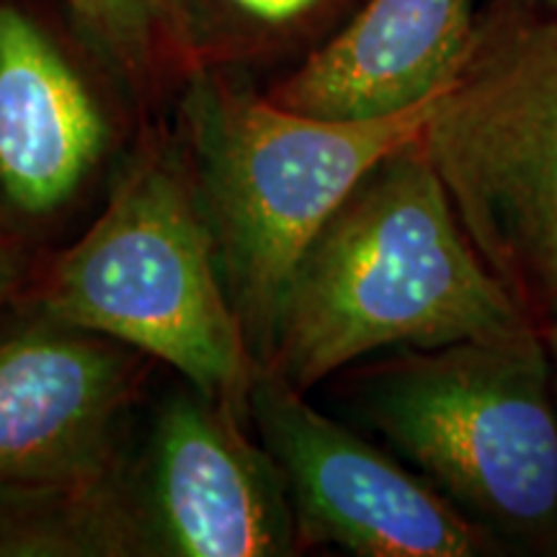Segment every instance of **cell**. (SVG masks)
<instances>
[{
	"label": "cell",
	"instance_id": "cell-1",
	"mask_svg": "<svg viewBox=\"0 0 557 557\" xmlns=\"http://www.w3.org/2000/svg\"><path fill=\"white\" fill-rule=\"evenodd\" d=\"M537 329L459 225L410 139L369 169L299 256L261 367L308 393L382 348H442Z\"/></svg>",
	"mask_w": 557,
	"mask_h": 557
},
{
	"label": "cell",
	"instance_id": "cell-2",
	"mask_svg": "<svg viewBox=\"0 0 557 557\" xmlns=\"http://www.w3.org/2000/svg\"><path fill=\"white\" fill-rule=\"evenodd\" d=\"M359 408L500 553L557 557V400L542 329L400 348L359 374Z\"/></svg>",
	"mask_w": 557,
	"mask_h": 557
},
{
	"label": "cell",
	"instance_id": "cell-3",
	"mask_svg": "<svg viewBox=\"0 0 557 557\" xmlns=\"http://www.w3.org/2000/svg\"><path fill=\"white\" fill-rule=\"evenodd\" d=\"M16 302L163 361L248 416L261 361L227 295L189 169L160 148L129 160L101 218Z\"/></svg>",
	"mask_w": 557,
	"mask_h": 557
},
{
	"label": "cell",
	"instance_id": "cell-4",
	"mask_svg": "<svg viewBox=\"0 0 557 557\" xmlns=\"http://www.w3.org/2000/svg\"><path fill=\"white\" fill-rule=\"evenodd\" d=\"M431 103L377 120H320L218 75L191 81L186 169L261 364L299 256L377 160L421 135Z\"/></svg>",
	"mask_w": 557,
	"mask_h": 557
},
{
	"label": "cell",
	"instance_id": "cell-5",
	"mask_svg": "<svg viewBox=\"0 0 557 557\" xmlns=\"http://www.w3.org/2000/svg\"><path fill=\"white\" fill-rule=\"evenodd\" d=\"M459 225L537 329L557 318V13L478 11L418 135Z\"/></svg>",
	"mask_w": 557,
	"mask_h": 557
},
{
	"label": "cell",
	"instance_id": "cell-6",
	"mask_svg": "<svg viewBox=\"0 0 557 557\" xmlns=\"http://www.w3.org/2000/svg\"><path fill=\"white\" fill-rule=\"evenodd\" d=\"M248 416L287 483L299 547L359 557H504L426 478L403 468L261 367Z\"/></svg>",
	"mask_w": 557,
	"mask_h": 557
},
{
	"label": "cell",
	"instance_id": "cell-7",
	"mask_svg": "<svg viewBox=\"0 0 557 557\" xmlns=\"http://www.w3.org/2000/svg\"><path fill=\"white\" fill-rule=\"evenodd\" d=\"M13 305L0 323V493L114 470L132 455L145 354Z\"/></svg>",
	"mask_w": 557,
	"mask_h": 557
},
{
	"label": "cell",
	"instance_id": "cell-8",
	"mask_svg": "<svg viewBox=\"0 0 557 557\" xmlns=\"http://www.w3.org/2000/svg\"><path fill=\"white\" fill-rule=\"evenodd\" d=\"M243 416L184 387L135 451L152 557H278L299 547L287 483Z\"/></svg>",
	"mask_w": 557,
	"mask_h": 557
},
{
	"label": "cell",
	"instance_id": "cell-9",
	"mask_svg": "<svg viewBox=\"0 0 557 557\" xmlns=\"http://www.w3.org/2000/svg\"><path fill=\"white\" fill-rule=\"evenodd\" d=\"M109 127L86 81L29 13L0 3V220L24 235L88 184Z\"/></svg>",
	"mask_w": 557,
	"mask_h": 557
},
{
	"label": "cell",
	"instance_id": "cell-10",
	"mask_svg": "<svg viewBox=\"0 0 557 557\" xmlns=\"http://www.w3.org/2000/svg\"><path fill=\"white\" fill-rule=\"evenodd\" d=\"M475 21V0H364L269 99L320 120L400 114L447 86Z\"/></svg>",
	"mask_w": 557,
	"mask_h": 557
},
{
	"label": "cell",
	"instance_id": "cell-11",
	"mask_svg": "<svg viewBox=\"0 0 557 557\" xmlns=\"http://www.w3.org/2000/svg\"><path fill=\"white\" fill-rule=\"evenodd\" d=\"M0 557H152L135 451L99 478L0 493Z\"/></svg>",
	"mask_w": 557,
	"mask_h": 557
},
{
	"label": "cell",
	"instance_id": "cell-12",
	"mask_svg": "<svg viewBox=\"0 0 557 557\" xmlns=\"http://www.w3.org/2000/svg\"><path fill=\"white\" fill-rule=\"evenodd\" d=\"M83 37L132 83L184 67L199 50L189 0H65Z\"/></svg>",
	"mask_w": 557,
	"mask_h": 557
},
{
	"label": "cell",
	"instance_id": "cell-13",
	"mask_svg": "<svg viewBox=\"0 0 557 557\" xmlns=\"http://www.w3.org/2000/svg\"><path fill=\"white\" fill-rule=\"evenodd\" d=\"M214 3L253 29L295 32L351 0H214Z\"/></svg>",
	"mask_w": 557,
	"mask_h": 557
},
{
	"label": "cell",
	"instance_id": "cell-14",
	"mask_svg": "<svg viewBox=\"0 0 557 557\" xmlns=\"http://www.w3.org/2000/svg\"><path fill=\"white\" fill-rule=\"evenodd\" d=\"M32 250L24 235L0 230V310L11 305L32 278Z\"/></svg>",
	"mask_w": 557,
	"mask_h": 557
},
{
	"label": "cell",
	"instance_id": "cell-15",
	"mask_svg": "<svg viewBox=\"0 0 557 557\" xmlns=\"http://www.w3.org/2000/svg\"><path fill=\"white\" fill-rule=\"evenodd\" d=\"M547 341V351H549V364H553V387H555V400H557V318L553 323L542 329Z\"/></svg>",
	"mask_w": 557,
	"mask_h": 557
},
{
	"label": "cell",
	"instance_id": "cell-16",
	"mask_svg": "<svg viewBox=\"0 0 557 557\" xmlns=\"http://www.w3.org/2000/svg\"><path fill=\"white\" fill-rule=\"evenodd\" d=\"M521 5H529V9H537L545 13H557V0H517Z\"/></svg>",
	"mask_w": 557,
	"mask_h": 557
},
{
	"label": "cell",
	"instance_id": "cell-17",
	"mask_svg": "<svg viewBox=\"0 0 557 557\" xmlns=\"http://www.w3.org/2000/svg\"><path fill=\"white\" fill-rule=\"evenodd\" d=\"M0 230H5V225H3V220H0ZM5 233H11V230H5Z\"/></svg>",
	"mask_w": 557,
	"mask_h": 557
}]
</instances>
